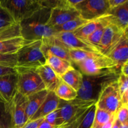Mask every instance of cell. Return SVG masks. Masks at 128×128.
Wrapping results in <instances>:
<instances>
[{
	"mask_svg": "<svg viewBox=\"0 0 128 128\" xmlns=\"http://www.w3.org/2000/svg\"><path fill=\"white\" fill-rule=\"evenodd\" d=\"M51 9L41 8L31 16L21 21V36L28 41L42 40L56 34L52 28L47 26L51 14Z\"/></svg>",
	"mask_w": 128,
	"mask_h": 128,
	"instance_id": "obj_1",
	"label": "cell"
},
{
	"mask_svg": "<svg viewBox=\"0 0 128 128\" xmlns=\"http://www.w3.org/2000/svg\"><path fill=\"white\" fill-rule=\"evenodd\" d=\"M120 74V72L112 71L96 76H83L82 84L78 91L76 98L97 101L102 89L108 84L117 81Z\"/></svg>",
	"mask_w": 128,
	"mask_h": 128,
	"instance_id": "obj_2",
	"label": "cell"
},
{
	"mask_svg": "<svg viewBox=\"0 0 128 128\" xmlns=\"http://www.w3.org/2000/svg\"><path fill=\"white\" fill-rule=\"evenodd\" d=\"M96 102V101H87L79 98L69 101L60 100V103L57 109L56 126L66 127L78 119Z\"/></svg>",
	"mask_w": 128,
	"mask_h": 128,
	"instance_id": "obj_3",
	"label": "cell"
},
{
	"mask_svg": "<svg viewBox=\"0 0 128 128\" xmlns=\"http://www.w3.org/2000/svg\"><path fill=\"white\" fill-rule=\"evenodd\" d=\"M83 76H96L112 71L120 72L121 68L107 56L101 53L86 60L75 63Z\"/></svg>",
	"mask_w": 128,
	"mask_h": 128,
	"instance_id": "obj_4",
	"label": "cell"
},
{
	"mask_svg": "<svg viewBox=\"0 0 128 128\" xmlns=\"http://www.w3.org/2000/svg\"><path fill=\"white\" fill-rule=\"evenodd\" d=\"M41 40L26 42L16 53V67L36 69L44 65L46 60L41 51Z\"/></svg>",
	"mask_w": 128,
	"mask_h": 128,
	"instance_id": "obj_5",
	"label": "cell"
},
{
	"mask_svg": "<svg viewBox=\"0 0 128 128\" xmlns=\"http://www.w3.org/2000/svg\"><path fill=\"white\" fill-rule=\"evenodd\" d=\"M17 91L28 97L39 91L46 90L36 69L16 67Z\"/></svg>",
	"mask_w": 128,
	"mask_h": 128,
	"instance_id": "obj_6",
	"label": "cell"
},
{
	"mask_svg": "<svg viewBox=\"0 0 128 128\" xmlns=\"http://www.w3.org/2000/svg\"><path fill=\"white\" fill-rule=\"evenodd\" d=\"M0 3L16 24H20L41 8L37 0H1Z\"/></svg>",
	"mask_w": 128,
	"mask_h": 128,
	"instance_id": "obj_7",
	"label": "cell"
},
{
	"mask_svg": "<svg viewBox=\"0 0 128 128\" xmlns=\"http://www.w3.org/2000/svg\"><path fill=\"white\" fill-rule=\"evenodd\" d=\"M122 105L117 81L106 85L98 96L96 106L98 108L115 114Z\"/></svg>",
	"mask_w": 128,
	"mask_h": 128,
	"instance_id": "obj_8",
	"label": "cell"
},
{
	"mask_svg": "<svg viewBox=\"0 0 128 128\" xmlns=\"http://www.w3.org/2000/svg\"><path fill=\"white\" fill-rule=\"evenodd\" d=\"M76 9L81 18L90 21L108 14L110 11L108 0H83Z\"/></svg>",
	"mask_w": 128,
	"mask_h": 128,
	"instance_id": "obj_9",
	"label": "cell"
},
{
	"mask_svg": "<svg viewBox=\"0 0 128 128\" xmlns=\"http://www.w3.org/2000/svg\"><path fill=\"white\" fill-rule=\"evenodd\" d=\"M126 35H128V32L124 31L110 22V24L105 28L101 41L98 46L100 53L108 56L114 48Z\"/></svg>",
	"mask_w": 128,
	"mask_h": 128,
	"instance_id": "obj_10",
	"label": "cell"
},
{
	"mask_svg": "<svg viewBox=\"0 0 128 128\" xmlns=\"http://www.w3.org/2000/svg\"><path fill=\"white\" fill-rule=\"evenodd\" d=\"M78 17H80L78 11L68 5L67 0H64L62 4L51 10L47 26L50 28L60 26Z\"/></svg>",
	"mask_w": 128,
	"mask_h": 128,
	"instance_id": "obj_11",
	"label": "cell"
},
{
	"mask_svg": "<svg viewBox=\"0 0 128 128\" xmlns=\"http://www.w3.org/2000/svg\"><path fill=\"white\" fill-rule=\"evenodd\" d=\"M53 36L69 50H81L94 53H100L96 46L89 42L87 40L77 37L72 32H57Z\"/></svg>",
	"mask_w": 128,
	"mask_h": 128,
	"instance_id": "obj_12",
	"label": "cell"
},
{
	"mask_svg": "<svg viewBox=\"0 0 128 128\" xmlns=\"http://www.w3.org/2000/svg\"><path fill=\"white\" fill-rule=\"evenodd\" d=\"M26 106L27 97L17 91L11 103L14 128H21L28 122L26 114Z\"/></svg>",
	"mask_w": 128,
	"mask_h": 128,
	"instance_id": "obj_13",
	"label": "cell"
},
{
	"mask_svg": "<svg viewBox=\"0 0 128 128\" xmlns=\"http://www.w3.org/2000/svg\"><path fill=\"white\" fill-rule=\"evenodd\" d=\"M41 49L43 54L48 52L54 56L72 62L69 54V49L54 36L42 39L41 40Z\"/></svg>",
	"mask_w": 128,
	"mask_h": 128,
	"instance_id": "obj_14",
	"label": "cell"
},
{
	"mask_svg": "<svg viewBox=\"0 0 128 128\" xmlns=\"http://www.w3.org/2000/svg\"><path fill=\"white\" fill-rule=\"evenodd\" d=\"M16 92V74L0 77V101L6 104H10Z\"/></svg>",
	"mask_w": 128,
	"mask_h": 128,
	"instance_id": "obj_15",
	"label": "cell"
},
{
	"mask_svg": "<svg viewBox=\"0 0 128 128\" xmlns=\"http://www.w3.org/2000/svg\"><path fill=\"white\" fill-rule=\"evenodd\" d=\"M109 21L111 24L128 32V1L123 4L110 10Z\"/></svg>",
	"mask_w": 128,
	"mask_h": 128,
	"instance_id": "obj_16",
	"label": "cell"
},
{
	"mask_svg": "<svg viewBox=\"0 0 128 128\" xmlns=\"http://www.w3.org/2000/svg\"><path fill=\"white\" fill-rule=\"evenodd\" d=\"M36 71L42 80L45 89L48 91L54 92L60 81V76H58L46 63L36 68Z\"/></svg>",
	"mask_w": 128,
	"mask_h": 128,
	"instance_id": "obj_17",
	"label": "cell"
},
{
	"mask_svg": "<svg viewBox=\"0 0 128 128\" xmlns=\"http://www.w3.org/2000/svg\"><path fill=\"white\" fill-rule=\"evenodd\" d=\"M59 103H60V99L56 96L54 92L48 91L47 96L44 102L30 121L44 118L46 115L57 110Z\"/></svg>",
	"mask_w": 128,
	"mask_h": 128,
	"instance_id": "obj_18",
	"label": "cell"
},
{
	"mask_svg": "<svg viewBox=\"0 0 128 128\" xmlns=\"http://www.w3.org/2000/svg\"><path fill=\"white\" fill-rule=\"evenodd\" d=\"M44 56L46 58V64L60 77L63 75L68 70L73 67L71 62L54 56L50 52H46L44 54Z\"/></svg>",
	"mask_w": 128,
	"mask_h": 128,
	"instance_id": "obj_19",
	"label": "cell"
},
{
	"mask_svg": "<svg viewBox=\"0 0 128 128\" xmlns=\"http://www.w3.org/2000/svg\"><path fill=\"white\" fill-rule=\"evenodd\" d=\"M108 57L114 61L118 66L121 68V65L128 61V38L125 36L121 41L115 46L109 53Z\"/></svg>",
	"mask_w": 128,
	"mask_h": 128,
	"instance_id": "obj_20",
	"label": "cell"
},
{
	"mask_svg": "<svg viewBox=\"0 0 128 128\" xmlns=\"http://www.w3.org/2000/svg\"><path fill=\"white\" fill-rule=\"evenodd\" d=\"M48 91L46 90L39 91L27 97L26 114L28 121H30L35 114L47 96Z\"/></svg>",
	"mask_w": 128,
	"mask_h": 128,
	"instance_id": "obj_21",
	"label": "cell"
},
{
	"mask_svg": "<svg viewBox=\"0 0 128 128\" xmlns=\"http://www.w3.org/2000/svg\"><path fill=\"white\" fill-rule=\"evenodd\" d=\"M60 78L64 82L72 88L77 92L80 90L82 84L83 75L79 70H76L74 67L68 70Z\"/></svg>",
	"mask_w": 128,
	"mask_h": 128,
	"instance_id": "obj_22",
	"label": "cell"
},
{
	"mask_svg": "<svg viewBox=\"0 0 128 128\" xmlns=\"http://www.w3.org/2000/svg\"><path fill=\"white\" fill-rule=\"evenodd\" d=\"M29 41L24 40L21 36L0 41V53L16 54L22 46Z\"/></svg>",
	"mask_w": 128,
	"mask_h": 128,
	"instance_id": "obj_23",
	"label": "cell"
},
{
	"mask_svg": "<svg viewBox=\"0 0 128 128\" xmlns=\"http://www.w3.org/2000/svg\"><path fill=\"white\" fill-rule=\"evenodd\" d=\"M55 94L60 100L64 101H69L76 99L78 96V92L68 84L64 82L60 78L57 87L54 91Z\"/></svg>",
	"mask_w": 128,
	"mask_h": 128,
	"instance_id": "obj_24",
	"label": "cell"
},
{
	"mask_svg": "<svg viewBox=\"0 0 128 128\" xmlns=\"http://www.w3.org/2000/svg\"><path fill=\"white\" fill-rule=\"evenodd\" d=\"M109 24H110V21H109L108 14L101 18L100 24L96 30L86 39V40L98 48L105 28Z\"/></svg>",
	"mask_w": 128,
	"mask_h": 128,
	"instance_id": "obj_25",
	"label": "cell"
},
{
	"mask_svg": "<svg viewBox=\"0 0 128 128\" xmlns=\"http://www.w3.org/2000/svg\"><path fill=\"white\" fill-rule=\"evenodd\" d=\"M90 22H91V21L84 20V19L81 18L80 16V17L73 19V20L61 25V26H55V27H53L52 28L54 30L56 33L61 32H72L75 30H77V29L84 26L85 24H88Z\"/></svg>",
	"mask_w": 128,
	"mask_h": 128,
	"instance_id": "obj_26",
	"label": "cell"
},
{
	"mask_svg": "<svg viewBox=\"0 0 128 128\" xmlns=\"http://www.w3.org/2000/svg\"><path fill=\"white\" fill-rule=\"evenodd\" d=\"M0 128H14L11 115V104L0 101Z\"/></svg>",
	"mask_w": 128,
	"mask_h": 128,
	"instance_id": "obj_27",
	"label": "cell"
},
{
	"mask_svg": "<svg viewBox=\"0 0 128 128\" xmlns=\"http://www.w3.org/2000/svg\"><path fill=\"white\" fill-rule=\"evenodd\" d=\"M100 19L101 18L88 22L84 26L75 30L74 32H72V33L76 36L82 39V40H86V39L96 30L100 24Z\"/></svg>",
	"mask_w": 128,
	"mask_h": 128,
	"instance_id": "obj_28",
	"label": "cell"
},
{
	"mask_svg": "<svg viewBox=\"0 0 128 128\" xmlns=\"http://www.w3.org/2000/svg\"><path fill=\"white\" fill-rule=\"evenodd\" d=\"M21 36L19 24H14L0 29V41L10 40Z\"/></svg>",
	"mask_w": 128,
	"mask_h": 128,
	"instance_id": "obj_29",
	"label": "cell"
},
{
	"mask_svg": "<svg viewBox=\"0 0 128 128\" xmlns=\"http://www.w3.org/2000/svg\"><path fill=\"white\" fill-rule=\"evenodd\" d=\"M113 115L96 107L94 120L92 128H101L110 121Z\"/></svg>",
	"mask_w": 128,
	"mask_h": 128,
	"instance_id": "obj_30",
	"label": "cell"
},
{
	"mask_svg": "<svg viewBox=\"0 0 128 128\" xmlns=\"http://www.w3.org/2000/svg\"><path fill=\"white\" fill-rule=\"evenodd\" d=\"M69 54L72 62L76 63L90 58L98 53H94V52H88L81 50H69Z\"/></svg>",
	"mask_w": 128,
	"mask_h": 128,
	"instance_id": "obj_31",
	"label": "cell"
},
{
	"mask_svg": "<svg viewBox=\"0 0 128 128\" xmlns=\"http://www.w3.org/2000/svg\"><path fill=\"white\" fill-rule=\"evenodd\" d=\"M96 104L92 105L89 108L84 114L83 118L80 123L78 128H91L94 120L95 112H96Z\"/></svg>",
	"mask_w": 128,
	"mask_h": 128,
	"instance_id": "obj_32",
	"label": "cell"
},
{
	"mask_svg": "<svg viewBox=\"0 0 128 128\" xmlns=\"http://www.w3.org/2000/svg\"><path fill=\"white\" fill-rule=\"evenodd\" d=\"M0 66L15 68L17 66L16 54L0 53Z\"/></svg>",
	"mask_w": 128,
	"mask_h": 128,
	"instance_id": "obj_33",
	"label": "cell"
},
{
	"mask_svg": "<svg viewBox=\"0 0 128 128\" xmlns=\"http://www.w3.org/2000/svg\"><path fill=\"white\" fill-rule=\"evenodd\" d=\"M15 23L8 12L2 8L0 3V29L11 26Z\"/></svg>",
	"mask_w": 128,
	"mask_h": 128,
	"instance_id": "obj_34",
	"label": "cell"
},
{
	"mask_svg": "<svg viewBox=\"0 0 128 128\" xmlns=\"http://www.w3.org/2000/svg\"><path fill=\"white\" fill-rule=\"evenodd\" d=\"M120 96L128 93V76L120 74L117 80Z\"/></svg>",
	"mask_w": 128,
	"mask_h": 128,
	"instance_id": "obj_35",
	"label": "cell"
},
{
	"mask_svg": "<svg viewBox=\"0 0 128 128\" xmlns=\"http://www.w3.org/2000/svg\"><path fill=\"white\" fill-rule=\"evenodd\" d=\"M115 116L120 123H123L128 121V105H121L115 113Z\"/></svg>",
	"mask_w": 128,
	"mask_h": 128,
	"instance_id": "obj_36",
	"label": "cell"
},
{
	"mask_svg": "<svg viewBox=\"0 0 128 128\" xmlns=\"http://www.w3.org/2000/svg\"><path fill=\"white\" fill-rule=\"evenodd\" d=\"M64 0H40L41 8L52 9L55 8L62 4Z\"/></svg>",
	"mask_w": 128,
	"mask_h": 128,
	"instance_id": "obj_37",
	"label": "cell"
},
{
	"mask_svg": "<svg viewBox=\"0 0 128 128\" xmlns=\"http://www.w3.org/2000/svg\"><path fill=\"white\" fill-rule=\"evenodd\" d=\"M57 118H58V111L57 110H55L54 111H53V112H51V113L46 115V116L44 118V121L47 122L48 123L50 124L53 125V126H56Z\"/></svg>",
	"mask_w": 128,
	"mask_h": 128,
	"instance_id": "obj_38",
	"label": "cell"
},
{
	"mask_svg": "<svg viewBox=\"0 0 128 128\" xmlns=\"http://www.w3.org/2000/svg\"><path fill=\"white\" fill-rule=\"evenodd\" d=\"M44 121L43 118H40L38 120H32V121H29L24 125L21 128H38L39 127L41 123Z\"/></svg>",
	"mask_w": 128,
	"mask_h": 128,
	"instance_id": "obj_39",
	"label": "cell"
},
{
	"mask_svg": "<svg viewBox=\"0 0 128 128\" xmlns=\"http://www.w3.org/2000/svg\"><path fill=\"white\" fill-rule=\"evenodd\" d=\"M16 74L15 68H11L0 66V77L10 74Z\"/></svg>",
	"mask_w": 128,
	"mask_h": 128,
	"instance_id": "obj_40",
	"label": "cell"
},
{
	"mask_svg": "<svg viewBox=\"0 0 128 128\" xmlns=\"http://www.w3.org/2000/svg\"><path fill=\"white\" fill-rule=\"evenodd\" d=\"M128 1V0H108L110 10L118 7L121 4H123Z\"/></svg>",
	"mask_w": 128,
	"mask_h": 128,
	"instance_id": "obj_41",
	"label": "cell"
},
{
	"mask_svg": "<svg viewBox=\"0 0 128 128\" xmlns=\"http://www.w3.org/2000/svg\"><path fill=\"white\" fill-rule=\"evenodd\" d=\"M128 61L122 64L120 69V74L128 76Z\"/></svg>",
	"mask_w": 128,
	"mask_h": 128,
	"instance_id": "obj_42",
	"label": "cell"
},
{
	"mask_svg": "<svg viewBox=\"0 0 128 128\" xmlns=\"http://www.w3.org/2000/svg\"><path fill=\"white\" fill-rule=\"evenodd\" d=\"M83 0H67V2L68 4V5H70L71 7L74 8H76V6L78 4H80Z\"/></svg>",
	"mask_w": 128,
	"mask_h": 128,
	"instance_id": "obj_43",
	"label": "cell"
},
{
	"mask_svg": "<svg viewBox=\"0 0 128 128\" xmlns=\"http://www.w3.org/2000/svg\"><path fill=\"white\" fill-rule=\"evenodd\" d=\"M60 128V127L50 124L48 123L47 122L44 121V120L43 122H41V124L39 126V127L38 128Z\"/></svg>",
	"mask_w": 128,
	"mask_h": 128,
	"instance_id": "obj_44",
	"label": "cell"
},
{
	"mask_svg": "<svg viewBox=\"0 0 128 128\" xmlns=\"http://www.w3.org/2000/svg\"><path fill=\"white\" fill-rule=\"evenodd\" d=\"M115 119V114H114L113 116L111 117V118L110 119V121L107 122V123L105 124L104 125L102 126L101 128H111L112 126V124H113L114 121Z\"/></svg>",
	"mask_w": 128,
	"mask_h": 128,
	"instance_id": "obj_45",
	"label": "cell"
},
{
	"mask_svg": "<svg viewBox=\"0 0 128 128\" xmlns=\"http://www.w3.org/2000/svg\"><path fill=\"white\" fill-rule=\"evenodd\" d=\"M120 122H119L118 120L116 119V116H115V119H114V121L113 122V124H112V126L111 128H120Z\"/></svg>",
	"mask_w": 128,
	"mask_h": 128,
	"instance_id": "obj_46",
	"label": "cell"
},
{
	"mask_svg": "<svg viewBox=\"0 0 128 128\" xmlns=\"http://www.w3.org/2000/svg\"><path fill=\"white\" fill-rule=\"evenodd\" d=\"M120 128H128V121L120 124Z\"/></svg>",
	"mask_w": 128,
	"mask_h": 128,
	"instance_id": "obj_47",
	"label": "cell"
},
{
	"mask_svg": "<svg viewBox=\"0 0 128 128\" xmlns=\"http://www.w3.org/2000/svg\"><path fill=\"white\" fill-rule=\"evenodd\" d=\"M58 128H66V127H60Z\"/></svg>",
	"mask_w": 128,
	"mask_h": 128,
	"instance_id": "obj_48",
	"label": "cell"
},
{
	"mask_svg": "<svg viewBox=\"0 0 128 128\" xmlns=\"http://www.w3.org/2000/svg\"></svg>",
	"mask_w": 128,
	"mask_h": 128,
	"instance_id": "obj_49",
	"label": "cell"
}]
</instances>
